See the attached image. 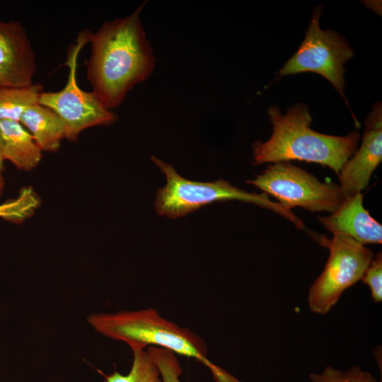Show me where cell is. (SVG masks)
<instances>
[{
  "instance_id": "6da1fadb",
  "label": "cell",
  "mask_w": 382,
  "mask_h": 382,
  "mask_svg": "<svg viewBox=\"0 0 382 382\" xmlns=\"http://www.w3.org/2000/svg\"><path fill=\"white\" fill-rule=\"evenodd\" d=\"M144 4L125 17L104 22L91 36L86 77L92 91L112 110L155 67L154 52L140 18Z\"/></svg>"
},
{
  "instance_id": "7a4b0ae2",
  "label": "cell",
  "mask_w": 382,
  "mask_h": 382,
  "mask_svg": "<svg viewBox=\"0 0 382 382\" xmlns=\"http://www.w3.org/2000/svg\"><path fill=\"white\" fill-rule=\"evenodd\" d=\"M272 134L265 142L253 145V163L302 161L318 163L338 175L343 164L357 149L360 134L352 131L346 136H333L314 131L312 117L305 104H296L282 114L276 106L267 110Z\"/></svg>"
},
{
  "instance_id": "3957f363",
  "label": "cell",
  "mask_w": 382,
  "mask_h": 382,
  "mask_svg": "<svg viewBox=\"0 0 382 382\" xmlns=\"http://www.w3.org/2000/svg\"><path fill=\"white\" fill-rule=\"evenodd\" d=\"M87 322L98 333L126 343L132 352L156 346L195 359L211 371L216 382H238L208 359L207 346L201 337L163 318L152 308L93 313L87 316Z\"/></svg>"
},
{
  "instance_id": "277c9868",
  "label": "cell",
  "mask_w": 382,
  "mask_h": 382,
  "mask_svg": "<svg viewBox=\"0 0 382 382\" xmlns=\"http://www.w3.org/2000/svg\"><path fill=\"white\" fill-rule=\"evenodd\" d=\"M151 158L165 174L167 180L166 185L158 189L156 194L154 204L159 215L177 219L213 202L235 199L269 209L291 221L298 228L304 229L301 219L278 202H272L264 192L250 193L224 179L211 183L189 180L180 176L170 164L154 156Z\"/></svg>"
},
{
  "instance_id": "5b68a950",
  "label": "cell",
  "mask_w": 382,
  "mask_h": 382,
  "mask_svg": "<svg viewBox=\"0 0 382 382\" xmlns=\"http://www.w3.org/2000/svg\"><path fill=\"white\" fill-rule=\"evenodd\" d=\"M329 250L324 270L309 289L307 301L311 312L325 315L348 288L361 280L374 257L371 249L354 238L334 233L331 239L311 235Z\"/></svg>"
},
{
  "instance_id": "8992f818",
  "label": "cell",
  "mask_w": 382,
  "mask_h": 382,
  "mask_svg": "<svg viewBox=\"0 0 382 382\" xmlns=\"http://www.w3.org/2000/svg\"><path fill=\"white\" fill-rule=\"evenodd\" d=\"M92 33L84 30L79 33L76 42L68 49L65 64L69 68L66 85L60 91H43L40 104L57 113L65 129V139L76 141L84 129L115 123L117 115L108 108L93 91L82 90L77 81V62L82 48L90 42Z\"/></svg>"
},
{
  "instance_id": "52a82bcc",
  "label": "cell",
  "mask_w": 382,
  "mask_h": 382,
  "mask_svg": "<svg viewBox=\"0 0 382 382\" xmlns=\"http://www.w3.org/2000/svg\"><path fill=\"white\" fill-rule=\"evenodd\" d=\"M245 183L277 199L284 208L301 207L311 212H335L345 197L339 184L323 183L289 161L270 164L261 174Z\"/></svg>"
},
{
  "instance_id": "ba28073f",
  "label": "cell",
  "mask_w": 382,
  "mask_h": 382,
  "mask_svg": "<svg viewBox=\"0 0 382 382\" xmlns=\"http://www.w3.org/2000/svg\"><path fill=\"white\" fill-rule=\"evenodd\" d=\"M322 6L313 8L304 40L298 50L279 71V78L302 72L317 73L327 80L345 98L344 64L354 53L345 37L320 27Z\"/></svg>"
},
{
  "instance_id": "9c48e42d",
  "label": "cell",
  "mask_w": 382,
  "mask_h": 382,
  "mask_svg": "<svg viewBox=\"0 0 382 382\" xmlns=\"http://www.w3.org/2000/svg\"><path fill=\"white\" fill-rule=\"evenodd\" d=\"M382 160V109L373 105L365 120L360 147L343 164L339 173L340 186L345 198L361 192Z\"/></svg>"
},
{
  "instance_id": "30bf717a",
  "label": "cell",
  "mask_w": 382,
  "mask_h": 382,
  "mask_svg": "<svg viewBox=\"0 0 382 382\" xmlns=\"http://www.w3.org/2000/svg\"><path fill=\"white\" fill-rule=\"evenodd\" d=\"M37 71L32 43L22 23L0 20V88L33 84Z\"/></svg>"
},
{
  "instance_id": "8fae6325",
  "label": "cell",
  "mask_w": 382,
  "mask_h": 382,
  "mask_svg": "<svg viewBox=\"0 0 382 382\" xmlns=\"http://www.w3.org/2000/svg\"><path fill=\"white\" fill-rule=\"evenodd\" d=\"M318 219L332 234L347 235L363 245L382 243V226L364 208L361 192L345 198L330 215Z\"/></svg>"
},
{
  "instance_id": "7c38bea8",
  "label": "cell",
  "mask_w": 382,
  "mask_h": 382,
  "mask_svg": "<svg viewBox=\"0 0 382 382\" xmlns=\"http://www.w3.org/2000/svg\"><path fill=\"white\" fill-rule=\"evenodd\" d=\"M42 152L20 122L0 120V153L4 161H9L19 170L30 171L40 163Z\"/></svg>"
},
{
  "instance_id": "4fadbf2b",
  "label": "cell",
  "mask_w": 382,
  "mask_h": 382,
  "mask_svg": "<svg viewBox=\"0 0 382 382\" xmlns=\"http://www.w3.org/2000/svg\"><path fill=\"white\" fill-rule=\"evenodd\" d=\"M20 122L42 151H57L65 139L62 120L52 109L40 103L28 108L22 115Z\"/></svg>"
},
{
  "instance_id": "5bb4252c",
  "label": "cell",
  "mask_w": 382,
  "mask_h": 382,
  "mask_svg": "<svg viewBox=\"0 0 382 382\" xmlns=\"http://www.w3.org/2000/svg\"><path fill=\"white\" fill-rule=\"evenodd\" d=\"M43 86L35 83L28 86L0 88V120L20 122L23 112L40 103Z\"/></svg>"
},
{
  "instance_id": "9a60e30c",
  "label": "cell",
  "mask_w": 382,
  "mask_h": 382,
  "mask_svg": "<svg viewBox=\"0 0 382 382\" xmlns=\"http://www.w3.org/2000/svg\"><path fill=\"white\" fill-rule=\"evenodd\" d=\"M133 352L131 369L127 375L118 371L106 376L105 382H163L159 366L146 348Z\"/></svg>"
},
{
  "instance_id": "2e32d148",
  "label": "cell",
  "mask_w": 382,
  "mask_h": 382,
  "mask_svg": "<svg viewBox=\"0 0 382 382\" xmlns=\"http://www.w3.org/2000/svg\"><path fill=\"white\" fill-rule=\"evenodd\" d=\"M40 199L31 187L23 188L13 199L0 204V218L19 224L30 217L39 207Z\"/></svg>"
},
{
  "instance_id": "e0dca14e",
  "label": "cell",
  "mask_w": 382,
  "mask_h": 382,
  "mask_svg": "<svg viewBox=\"0 0 382 382\" xmlns=\"http://www.w3.org/2000/svg\"><path fill=\"white\" fill-rule=\"evenodd\" d=\"M308 378L310 382H381L359 366L342 371L328 365L320 373L309 374Z\"/></svg>"
},
{
  "instance_id": "ac0fdd59",
  "label": "cell",
  "mask_w": 382,
  "mask_h": 382,
  "mask_svg": "<svg viewBox=\"0 0 382 382\" xmlns=\"http://www.w3.org/2000/svg\"><path fill=\"white\" fill-rule=\"evenodd\" d=\"M361 280L370 288L373 301L375 303H380L382 301V254L381 252L374 257Z\"/></svg>"
},
{
  "instance_id": "d6986e66",
  "label": "cell",
  "mask_w": 382,
  "mask_h": 382,
  "mask_svg": "<svg viewBox=\"0 0 382 382\" xmlns=\"http://www.w3.org/2000/svg\"><path fill=\"white\" fill-rule=\"evenodd\" d=\"M158 365L163 382H180L178 376L181 374V369L176 357H164L159 361Z\"/></svg>"
},
{
  "instance_id": "ffe728a7",
  "label": "cell",
  "mask_w": 382,
  "mask_h": 382,
  "mask_svg": "<svg viewBox=\"0 0 382 382\" xmlns=\"http://www.w3.org/2000/svg\"><path fill=\"white\" fill-rule=\"evenodd\" d=\"M5 185V180L2 174V171L0 170V197L4 192Z\"/></svg>"
},
{
  "instance_id": "44dd1931",
  "label": "cell",
  "mask_w": 382,
  "mask_h": 382,
  "mask_svg": "<svg viewBox=\"0 0 382 382\" xmlns=\"http://www.w3.org/2000/svg\"><path fill=\"white\" fill-rule=\"evenodd\" d=\"M4 168H5L4 161L2 158V156H1V153H0V170L3 172Z\"/></svg>"
}]
</instances>
